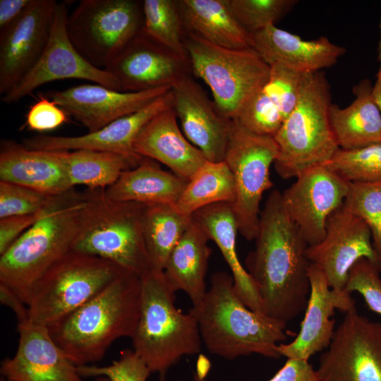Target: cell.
Wrapping results in <instances>:
<instances>
[{
  "label": "cell",
  "mask_w": 381,
  "mask_h": 381,
  "mask_svg": "<svg viewBox=\"0 0 381 381\" xmlns=\"http://www.w3.org/2000/svg\"><path fill=\"white\" fill-rule=\"evenodd\" d=\"M195 380H196L197 381H206V380H204L202 378H201V377H196Z\"/></svg>",
  "instance_id": "cell-51"
},
{
  "label": "cell",
  "mask_w": 381,
  "mask_h": 381,
  "mask_svg": "<svg viewBox=\"0 0 381 381\" xmlns=\"http://www.w3.org/2000/svg\"><path fill=\"white\" fill-rule=\"evenodd\" d=\"M350 183L324 164L308 169L282 193L284 207L308 246L320 242L329 216L339 209Z\"/></svg>",
  "instance_id": "cell-14"
},
{
  "label": "cell",
  "mask_w": 381,
  "mask_h": 381,
  "mask_svg": "<svg viewBox=\"0 0 381 381\" xmlns=\"http://www.w3.org/2000/svg\"><path fill=\"white\" fill-rule=\"evenodd\" d=\"M322 164L349 183L381 181V143L353 150L339 149Z\"/></svg>",
  "instance_id": "cell-35"
},
{
  "label": "cell",
  "mask_w": 381,
  "mask_h": 381,
  "mask_svg": "<svg viewBox=\"0 0 381 381\" xmlns=\"http://www.w3.org/2000/svg\"><path fill=\"white\" fill-rule=\"evenodd\" d=\"M66 162L73 186L89 190L106 189L125 171L139 165L119 154L90 150L66 151Z\"/></svg>",
  "instance_id": "cell-33"
},
{
  "label": "cell",
  "mask_w": 381,
  "mask_h": 381,
  "mask_svg": "<svg viewBox=\"0 0 381 381\" xmlns=\"http://www.w3.org/2000/svg\"><path fill=\"white\" fill-rule=\"evenodd\" d=\"M68 16L66 3H57L50 37L44 52L29 73L3 95L2 102H18L42 85L71 78L95 82L121 91L115 77L91 65L75 49L67 33Z\"/></svg>",
  "instance_id": "cell-13"
},
{
  "label": "cell",
  "mask_w": 381,
  "mask_h": 381,
  "mask_svg": "<svg viewBox=\"0 0 381 381\" xmlns=\"http://www.w3.org/2000/svg\"><path fill=\"white\" fill-rule=\"evenodd\" d=\"M84 198L71 250L107 260L140 277L149 272L143 236L146 205L110 200L100 189L88 190Z\"/></svg>",
  "instance_id": "cell-7"
},
{
  "label": "cell",
  "mask_w": 381,
  "mask_h": 381,
  "mask_svg": "<svg viewBox=\"0 0 381 381\" xmlns=\"http://www.w3.org/2000/svg\"><path fill=\"white\" fill-rule=\"evenodd\" d=\"M0 381H8L7 380H6L5 378H4L3 377L1 378Z\"/></svg>",
  "instance_id": "cell-52"
},
{
  "label": "cell",
  "mask_w": 381,
  "mask_h": 381,
  "mask_svg": "<svg viewBox=\"0 0 381 381\" xmlns=\"http://www.w3.org/2000/svg\"><path fill=\"white\" fill-rule=\"evenodd\" d=\"M140 279V315L131 338L133 350L162 380L183 356L199 353L202 341L195 317L176 307V292L164 272L150 270Z\"/></svg>",
  "instance_id": "cell-4"
},
{
  "label": "cell",
  "mask_w": 381,
  "mask_h": 381,
  "mask_svg": "<svg viewBox=\"0 0 381 381\" xmlns=\"http://www.w3.org/2000/svg\"><path fill=\"white\" fill-rule=\"evenodd\" d=\"M310 294L303 320L296 337L290 343L279 344L281 356L308 361L315 353L329 346L334 332L335 310L344 313L355 305L351 294L332 289L323 271L310 264L308 270Z\"/></svg>",
  "instance_id": "cell-21"
},
{
  "label": "cell",
  "mask_w": 381,
  "mask_h": 381,
  "mask_svg": "<svg viewBox=\"0 0 381 381\" xmlns=\"http://www.w3.org/2000/svg\"><path fill=\"white\" fill-rule=\"evenodd\" d=\"M140 294V277L126 271L92 299L49 327L50 334L76 366L96 363L116 340L133 337Z\"/></svg>",
  "instance_id": "cell-3"
},
{
  "label": "cell",
  "mask_w": 381,
  "mask_h": 381,
  "mask_svg": "<svg viewBox=\"0 0 381 381\" xmlns=\"http://www.w3.org/2000/svg\"><path fill=\"white\" fill-rule=\"evenodd\" d=\"M331 104L324 73H304L298 102L273 136L279 149L274 166L281 178H296L329 161L340 149L330 124Z\"/></svg>",
  "instance_id": "cell-6"
},
{
  "label": "cell",
  "mask_w": 381,
  "mask_h": 381,
  "mask_svg": "<svg viewBox=\"0 0 381 381\" xmlns=\"http://www.w3.org/2000/svg\"><path fill=\"white\" fill-rule=\"evenodd\" d=\"M185 63L142 29L104 70L116 78L121 92H141L171 87L186 74Z\"/></svg>",
  "instance_id": "cell-22"
},
{
  "label": "cell",
  "mask_w": 381,
  "mask_h": 381,
  "mask_svg": "<svg viewBox=\"0 0 381 381\" xmlns=\"http://www.w3.org/2000/svg\"><path fill=\"white\" fill-rule=\"evenodd\" d=\"M93 381H109V379L104 376H99L95 377Z\"/></svg>",
  "instance_id": "cell-50"
},
{
  "label": "cell",
  "mask_w": 381,
  "mask_h": 381,
  "mask_svg": "<svg viewBox=\"0 0 381 381\" xmlns=\"http://www.w3.org/2000/svg\"><path fill=\"white\" fill-rule=\"evenodd\" d=\"M342 206L368 226L381 270V181L351 182Z\"/></svg>",
  "instance_id": "cell-36"
},
{
  "label": "cell",
  "mask_w": 381,
  "mask_h": 381,
  "mask_svg": "<svg viewBox=\"0 0 381 381\" xmlns=\"http://www.w3.org/2000/svg\"><path fill=\"white\" fill-rule=\"evenodd\" d=\"M133 148L139 156L161 162L187 181L207 161L179 128L173 107L159 112L143 126Z\"/></svg>",
  "instance_id": "cell-25"
},
{
  "label": "cell",
  "mask_w": 381,
  "mask_h": 381,
  "mask_svg": "<svg viewBox=\"0 0 381 381\" xmlns=\"http://www.w3.org/2000/svg\"><path fill=\"white\" fill-rule=\"evenodd\" d=\"M67 33L77 52L104 69L143 29V3L82 0L68 15Z\"/></svg>",
  "instance_id": "cell-10"
},
{
  "label": "cell",
  "mask_w": 381,
  "mask_h": 381,
  "mask_svg": "<svg viewBox=\"0 0 381 381\" xmlns=\"http://www.w3.org/2000/svg\"><path fill=\"white\" fill-rule=\"evenodd\" d=\"M252 48L268 65L278 64L301 73L320 71L333 66L345 49L326 37L304 40L270 25L251 34Z\"/></svg>",
  "instance_id": "cell-24"
},
{
  "label": "cell",
  "mask_w": 381,
  "mask_h": 381,
  "mask_svg": "<svg viewBox=\"0 0 381 381\" xmlns=\"http://www.w3.org/2000/svg\"><path fill=\"white\" fill-rule=\"evenodd\" d=\"M192 217L173 204L146 205L143 236L152 270L163 272L168 258L189 226Z\"/></svg>",
  "instance_id": "cell-31"
},
{
  "label": "cell",
  "mask_w": 381,
  "mask_h": 381,
  "mask_svg": "<svg viewBox=\"0 0 381 381\" xmlns=\"http://www.w3.org/2000/svg\"><path fill=\"white\" fill-rule=\"evenodd\" d=\"M173 109L182 132L209 162L224 159L233 120L224 116L200 85L186 74L171 86Z\"/></svg>",
  "instance_id": "cell-17"
},
{
  "label": "cell",
  "mask_w": 381,
  "mask_h": 381,
  "mask_svg": "<svg viewBox=\"0 0 381 381\" xmlns=\"http://www.w3.org/2000/svg\"><path fill=\"white\" fill-rule=\"evenodd\" d=\"M368 80L353 88L356 95L347 107L332 104L329 109L331 127L340 149L353 150L381 143V112L372 95Z\"/></svg>",
  "instance_id": "cell-29"
},
{
  "label": "cell",
  "mask_w": 381,
  "mask_h": 381,
  "mask_svg": "<svg viewBox=\"0 0 381 381\" xmlns=\"http://www.w3.org/2000/svg\"><path fill=\"white\" fill-rule=\"evenodd\" d=\"M380 267L367 258L358 260L351 268L345 291L357 292L368 308L381 315V277Z\"/></svg>",
  "instance_id": "cell-41"
},
{
  "label": "cell",
  "mask_w": 381,
  "mask_h": 381,
  "mask_svg": "<svg viewBox=\"0 0 381 381\" xmlns=\"http://www.w3.org/2000/svg\"><path fill=\"white\" fill-rule=\"evenodd\" d=\"M151 160L144 158L139 165L125 171L112 186L103 190L104 195L118 202L174 205L188 181Z\"/></svg>",
  "instance_id": "cell-28"
},
{
  "label": "cell",
  "mask_w": 381,
  "mask_h": 381,
  "mask_svg": "<svg viewBox=\"0 0 381 381\" xmlns=\"http://www.w3.org/2000/svg\"><path fill=\"white\" fill-rule=\"evenodd\" d=\"M59 196L49 195L23 186L0 181V219L44 211L49 208Z\"/></svg>",
  "instance_id": "cell-39"
},
{
  "label": "cell",
  "mask_w": 381,
  "mask_h": 381,
  "mask_svg": "<svg viewBox=\"0 0 381 381\" xmlns=\"http://www.w3.org/2000/svg\"><path fill=\"white\" fill-rule=\"evenodd\" d=\"M303 73L278 64L270 65V76L263 88L279 108L284 121L298 102Z\"/></svg>",
  "instance_id": "cell-40"
},
{
  "label": "cell",
  "mask_w": 381,
  "mask_h": 381,
  "mask_svg": "<svg viewBox=\"0 0 381 381\" xmlns=\"http://www.w3.org/2000/svg\"><path fill=\"white\" fill-rule=\"evenodd\" d=\"M234 120L250 131L271 136L276 134L284 121L279 108L263 87L246 100Z\"/></svg>",
  "instance_id": "cell-38"
},
{
  "label": "cell",
  "mask_w": 381,
  "mask_h": 381,
  "mask_svg": "<svg viewBox=\"0 0 381 381\" xmlns=\"http://www.w3.org/2000/svg\"><path fill=\"white\" fill-rule=\"evenodd\" d=\"M61 195L49 208L44 211L31 214L11 216L0 219V255L22 234L46 215Z\"/></svg>",
  "instance_id": "cell-44"
},
{
  "label": "cell",
  "mask_w": 381,
  "mask_h": 381,
  "mask_svg": "<svg viewBox=\"0 0 381 381\" xmlns=\"http://www.w3.org/2000/svg\"><path fill=\"white\" fill-rule=\"evenodd\" d=\"M308 246L284 207L282 193L272 190L260 210L255 247L246 259L266 315L287 324L306 309L311 264Z\"/></svg>",
  "instance_id": "cell-1"
},
{
  "label": "cell",
  "mask_w": 381,
  "mask_h": 381,
  "mask_svg": "<svg viewBox=\"0 0 381 381\" xmlns=\"http://www.w3.org/2000/svg\"><path fill=\"white\" fill-rule=\"evenodd\" d=\"M125 272L107 260L71 250L33 286L27 305L28 319L49 327L92 299Z\"/></svg>",
  "instance_id": "cell-8"
},
{
  "label": "cell",
  "mask_w": 381,
  "mask_h": 381,
  "mask_svg": "<svg viewBox=\"0 0 381 381\" xmlns=\"http://www.w3.org/2000/svg\"><path fill=\"white\" fill-rule=\"evenodd\" d=\"M232 13L249 33L260 30L286 14L295 0H226Z\"/></svg>",
  "instance_id": "cell-37"
},
{
  "label": "cell",
  "mask_w": 381,
  "mask_h": 381,
  "mask_svg": "<svg viewBox=\"0 0 381 381\" xmlns=\"http://www.w3.org/2000/svg\"><path fill=\"white\" fill-rule=\"evenodd\" d=\"M372 95L381 112V72H377L376 81L372 87Z\"/></svg>",
  "instance_id": "cell-48"
},
{
  "label": "cell",
  "mask_w": 381,
  "mask_h": 381,
  "mask_svg": "<svg viewBox=\"0 0 381 381\" xmlns=\"http://www.w3.org/2000/svg\"><path fill=\"white\" fill-rule=\"evenodd\" d=\"M83 377L104 376L109 381H146L151 373L143 360L133 351H123L120 358L107 366H78Z\"/></svg>",
  "instance_id": "cell-42"
},
{
  "label": "cell",
  "mask_w": 381,
  "mask_h": 381,
  "mask_svg": "<svg viewBox=\"0 0 381 381\" xmlns=\"http://www.w3.org/2000/svg\"><path fill=\"white\" fill-rule=\"evenodd\" d=\"M267 381H319L316 370L308 361L287 358L284 365Z\"/></svg>",
  "instance_id": "cell-45"
},
{
  "label": "cell",
  "mask_w": 381,
  "mask_h": 381,
  "mask_svg": "<svg viewBox=\"0 0 381 381\" xmlns=\"http://www.w3.org/2000/svg\"><path fill=\"white\" fill-rule=\"evenodd\" d=\"M170 90L138 111L120 118L97 131L79 136L40 135L23 140L29 148L44 150H90L121 155L137 164L144 159L134 150L133 143L143 126L159 112L173 107Z\"/></svg>",
  "instance_id": "cell-20"
},
{
  "label": "cell",
  "mask_w": 381,
  "mask_h": 381,
  "mask_svg": "<svg viewBox=\"0 0 381 381\" xmlns=\"http://www.w3.org/2000/svg\"><path fill=\"white\" fill-rule=\"evenodd\" d=\"M84 194L62 195L42 218L0 255V284L26 305L37 280L72 250L78 234Z\"/></svg>",
  "instance_id": "cell-5"
},
{
  "label": "cell",
  "mask_w": 381,
  "mask_h": 381,
  "mask_svg": "<svg viewBox=\"0 0 381 381\" xmlns=\"http://www.w3.org/2000/svg\"><path fill=\"white\" fill-rule=\"evenodd\" d=\"M68 116L54 101L41 95L28 111L25 126L32 131H49L67 122Z\"/></svg>",
  "instance_id": "cell-43"
},
{
  "label": "cell",
  "mask_w": 381,
  "mask_h": 381,
  "mask_svg": "<svg viewBox=\"0 0 381 381\" xmlns=\"http://www.w3.org/2000/svg\"><path fill=\"white\" fill-rule=\"evenodd\" d=\"M32 0H0V33L16 23Z\"/></svg>",
  "instance_id": "cell-46"
},
{
  "label": "cell",
  "mask_w": 381,
  "mask_h": 381,
  "mask_svg": "<svg viewBox=\"0 0 381 381\" xmlns=\"http://www.w3.org/2000/svg\"><path fill=\"white\" fill-rule=\"evenodd\" d=\"M171 88L121 92L99 84H83L49 92L47 97L92 133L138 111Z\"/></svg>",
  "instance_id": "cell-18"
},
{
  "label": "cell",
  "mask_w": 381,
  "mask_h": 381,
  "mask_svg": "<svg viewBox=\"0 0 381 381\" xmlns=\"http://www.w3.org/2000/svg\"><path fill=\"white\" fill-rule=\"evenodd\" d=\"M192 217L219 249L231 270L238 297L250 310L264 313L254 283L238 259L236 250L238 228L232 204L211 205L199 210Z\"/></svg>",
  "instance_id": "cell-26"
},
{
  "label": "cell",
  "mask_w": 381,
  "mask_h": 381,
  "mask_svg": "<svg viewBox=\"0 0 381 381\" xmlns=\"http://www.w3.org/2000/svg\"><path fill=\"white\" fill-rule=\"evenodd\" d=\"M0 301L14 313L18 322L29 320L28 306L11 289L2 284H0Z\"/></svg>",
  "instance_id": "cell-47"
},
{
  "label": "cell",
  "mask_w": 381,
  "mask_h": 381,
  "mask_svg": "<svg viewBox=\"0 0 381 381\" xmlns=\"http://www.w3.org/2000/svg\"><path fill=\"white\" fill-rule=\"evenodd\" d=\"M184 42L194 75L209 86L216 106L231 120L268 80L270 66L253 48L219 47L191 32Z\"/></svg>",
  "instance_id": "cell-9"
},
{
  "label": "cell",
  "mask_w": 381,
  "mask_h": 381,
  "mask_svg": "<svg viewBox=\"0 0 381 381\" xmlns=\"http://www.w3.org/2000/svg\"><path fill=\"white\" fill-rule=\"evenodd\" d=\"M319 381H381V322L352 306L315 369Z\"/></svg>",
  "instance_id": "cell-12"
},
{
  "label": "cell",
  "mask_w": 381,
  "mask_h": 381,
  "mask_svg": "<svg viewBox=\"0 0 381 381\" xmlns=\"http://www.w3.org/2000/svg\"><path fill=\"white\" fill-rule=\"evenodd\" d=\"M235 199V183L226 163L206 161L189 179L174 205L192 217L203 207L219 202L233 204Z\"/></svg>",
  "instance_id": "cell-32"
},
{
  "label": "cell",
  "mask_w": 381,
  "mask_h": 381,
  "mask_svg": "<svg viewBox=\"0 0 381 381\" xmlns=\"http://www.w3.org/2000/svg\"><path fill=\"white\" fill-rule=\"evenodd\" d=\"M279 154L273 136L255 133L233 120L224 161L231 170L236 188L232 204L238 232L255 239L263 193L273 186L270 167Z\"/></svg>",
  "instance_id": "cell-11"
},
{
  "label": "cell",
  "mask_w": 381,
  "mask_h": 381,
  "mask_svg": "<svg viewBox=\"0 0 381 381\" xmlns=\"http://www.w3.org/2000/svg\"><path fill=\"white\" fill-rule=\"evenodd\" d=\"M378 61L380 64L378 72H381V20H380V38L378 44Z\"/></svg>",
  "instance_id": "cell-49"
},
{
  "label": "cell",
  "mask_w": 381,
  "mask_h": 381,
  "mask_svg": "<svg viewBox=\"0 0 381 381\" xmlns=\"http://www.w3.org/2000/svg\"><path fill=\"white\" fill-rule=\"evenodd\" d=\"M17 351L1 363L8 381H83L76 366L52 337L47 327L18 322Z\"/></svg>",
  "instance_id": "cell-19"
},
{
  "label": "cell",
  "mask_w": 381,
  "mask_h": 381,
  "mask_svg": "<svg viewBox=\"0 0 381 381\" xmlns=\"http://www.w3.org/2000/svg\"><path fill=\"white\" fill-rule=\"evenodd\" d=\"M0 181L57 196L73 190L65 150L29 148L4 140L0 151Z\"/></svg>",
  "instance_id": "cell-23"
},
{
  "label": "cell",
  "mask_w": 381,
  "mask_h": 381,
  "mask_svg": "<svg viewBox=\"0 0 381 381\" xmlns=\"http://www.w3.org/2000/svg\"><path fill=\"white\" fill-rule=\"evenodd\" d=\"M177 3L189 32L225 48H252L251 34L236 20L226 0H179Z\"/></svg>",
  "instance_id": "cell-30"
},
{
  "label": "cell",
  "mask_w": 381,
  "mask_h": 381,
  "mask_svg": "<svg viewBox=\"0 0 381 381\" xmlns=\"http://www.w3.org/2000/svg\"><path fill=\"white\" fill-rule=\"evenodd\" d=\"M57 1L32 0L9 28L0 33V94L12 90L34 67L47 44Z\"/></svg>",
  "instance_id": "cell-16"
},
{
  "label": "cell",
  "mask_w": 381,
  "mask_h": 381,
  "mask_svg": "<svg viewBox=\"0 0 381 381\" xmlns=\"http://www.w3.org/2000/svg\"><path fill=\"white\" fill-rule=\"evenodd\" d=\"M306 255L323 271L330 288L339 290L345 289L349 271L360 259L380 267L368 226L342 205L328 218L323 239L308 246Z\"/></svg>",
  "instance_id": "cell-15"
},
{
  "label": "cell",
  "mask_w": 381,
  "mask_h": 381,
  "mask_svg": "<svg viewBox=\"0 0 381 381\" xmlns=\"http://www.w3.org/2000/svg\"><path fill=\"white\" fill-rule=\"evenodd\" d=\"M142 3L143 32L186 61L188 56L183 39L184 23L177 1L145 0Z\"/></svg>",
  "instance_id": "cell-34"
},
{
  "label": "cell",
  "mask_w": 381,
  "mask_h": 381,
  "mask_svg": "<svg viewBox=\"0 0 381 381\" xmlns=\"http://www.w3.org/2000/svg\"><path fill=\"white\" fill-rule=\"evenodd\" d=\"M210 238L202 226L192 221L170 253L164 269L167 282L175 292L184 291L193 306H198L206 292L205 276L211 249Z\"/></svg>",
  "instance_id": "cell-27"
},
{
  "label": "cell",
  "mask_w": 381,
  "mask_h": 381,
  "mask_svg": "<svg viewBox=\"0 0 381 381\" xmlns=\"http://www.w3.org/2000/svg\"><path fill=\"white\" fill-rule=\"evenodd\" d=\"M189 311L197 320L207 350L226 359L253 353L278 358V345L288 338L287 324L248 308L226 272L212 275L203 299Z\"/></svg>",
  "instance_id": "cell-2"
}]
</instances>
